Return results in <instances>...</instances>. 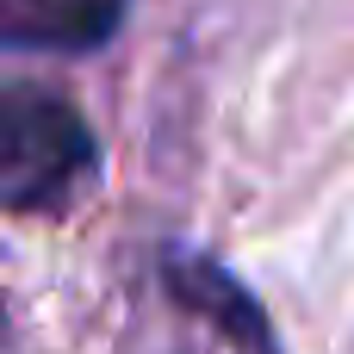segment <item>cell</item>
Instances as JSON below:
<instances>
[{
  "mask_svg": "<svg viewBox=\"0 0 354 354\" xmlns=\"http://www.w3.org/2000/svg\"><path fill=\"white\" fill-rule=\"evenodd\" d=\"M100 168L93 131L50 87H6L0 100V193L12 212L68 205Z\"/></svg>",
  "mask_w": 354,
  "mask_h": 354,
  "instance_id": "cell-1",
  "label": "cell"
},
{
  "mask_svg": "<svg viewBox=\"0 0 354 354\" xmlns=\"http://www.w3.org/2000/svg\"><path fill=\"white\" fill-rule=\"evenodd\" d=\"M149 354H280L261 305L199 255H162L143 299Z\"/></svg>",
  "mask_w": 354,
  "mask_h": 354,
  "instance_id": "cell-2",
  "label": "cell"
},
{
  "mask_svg": "<svg viewBox=\"0 0 354 354\" xmlns=\"http://www.w3.org/2000/svg\"><path fill=\"white\" fill-rule=\"evenodd\" d=\"M124 0H6L12 50H93L118 31Z\"/></svg>",
  "mask_w": 354,
  "mask_h": 354,
  "instance_id": "cell-3",
  "label": "cell"
}]
</instances>
